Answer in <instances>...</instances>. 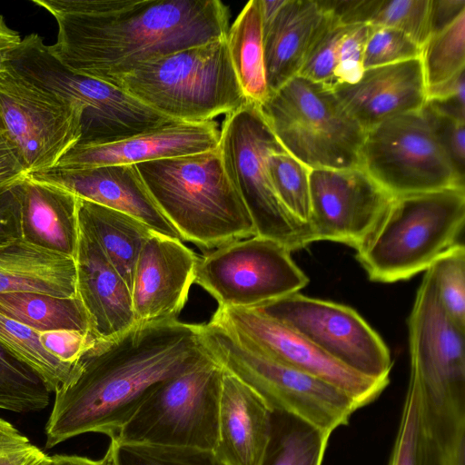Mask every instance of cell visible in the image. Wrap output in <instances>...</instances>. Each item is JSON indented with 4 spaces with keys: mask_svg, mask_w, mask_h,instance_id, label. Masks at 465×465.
Here are the masks:
<instances>
[{
    "mask_svg": "<svg viewBox=\"0 0 465 465\" xmlns=\"http://www.w3.org/2000/svg\"><path fill=\"white\" fill-rule=\"evenodd\" d=\"M201 338L210 356L272 411L291 414L331 435L362 408L344 391L271 358L213 318L201 324Z\"/></svg>",
    "mask_w": 465,
    "mask_h": 465,
    "instance_id": "7",
    "label": "cell"
},
{
    "mask_svg": "<svg viewBox=\"0 0 465 465\" xmlns=\"http://www.w3.org/2000/svg\"><path fill=\"white\" fill-rule=\"evenodd\" d=\"M310 243L331 241L358 249L392 200L359 166L310 169Z\"/></svg>",
    "mask_w": 465,
    "mask_h": 465,
    "instance_id": "16",
    "label": "cell"
},
{
    "mask_svg": "<svg viewBox=\"0 0 465 465\" xmlns=\"http://www.w3.org/2000/svg\"><path fill=\"white\" fill-rule=\"evenodd\" d=\"M74 261L77 295L90 318L94 339L110 340L134 326L136 323L128 285L91 231L80 221Z\"/></svg>",
    "mask_w": 465,
    "mask_h": 465,
    "instance_id": "22",
    "label": "cell"
},
{
    "mask_svg": "<svg viewBox=\"0 0 465 465\" xmlns=\"http://www.w3.org/2000/svg\"><path fill=\"white\" fill-rule=\"evenodd\" d=\"M272 417L264 401L224 370L213 450L216 457L224 465H260L271 436Z\"/></svg>",
    "mask_w": 465,
    "mask_h": 465,
    "instance_id": "23",
    "label": "cell"
},
{
    "mask_svg": "<svg viewBox=\"0 0 465 465\" xmlns=\"http://www.w3.org/2000/svg\"><path fill=\"white\" fill-rule=\"evenodd\" d=\"M22 239L75 258L79 242L78 198L26 175L19 182Z\"/></svg>",
    "mask_w": 465,
    "mask_h": 465,
    "instance_id": "25",
    "label": "cell"
},
{
    "mask_svg": "<svg viewBox=\"0 0 465 465\" xmlns=\"http://www.w3.org/2000/svg\"><path fill=\"white\" fill-rule=\"evenodd\" d=\"M291 252L281 242L257 235L225 243L199 257L194 283L218 306L255 307L308 284Z\"/></svg>",
    "mask_w": 465,
    "mask_h": 465,
    "instance_id": "14",
    "label": "cell"
},
{
    "mask_svg": "<svg viewBox=\"0 0 465 465\" xmlns=\"http://www.w3.org/2000/svg\"><path fill=\"white\" fill-rule=\"evenodd\" d=\"M420 61L426 88L444 83L465 67V11L433 33L421 47Z\"/></svg>",
    "mask_w": 465,
    "mask_h": 465,
    "instance_id": "34",
    "label": "cell"
},
{
    "mask_svg": "<svg viewBox=\"0 0 465 465\" xmlns=\"http://www.w3.org/2000/svg\"><path fill=\"white\" fill-rule=\"evenodd\" d=\"M389 465H435L423 421L420 393L411 381Z\"/></svg>",
    "mask_w": 465,
    "mask_h": 465,
    "instance_id": "35",
    "label": "cell"
},
{
    "mask_svg": "<svg viewBox=\"0 0 465 465\" xmlns=\"http://www.w3.org/2000/svg\"><path fill=\"white\" fill-rule=\"evenodd\" d=\"M83 107L26 81L6 66L0 72V134L26 173L56 166L80 141Z\"/></svg>",
    "mask_w": 465,
    "mask_h": 465,
    "instance_id": "13",
    "label": "cell"
},
{
    "mask_svg": "<svg viewBox=\"0 0 465 465\" xmlns=\"http://www.w3.org/2000/svg\"><path fill=\"white\" fill-rule=\"evenodd\" d=\"M40 331L0 314V343L30 366L55 392L71 378L75 363L61 361L40 341Z\"/></svg>",
    "mask_w": 465,
    "mask_h": 465,
    "instance_id": "32",
    "label": "cell"
},
{
    "mask_svg": "<svg viewBox=\"0 0 465 465\" xmlns=\"http://www.w3.org/2000/svg\"><path fill=\"white\" fill-rule=\"evenodd\" d=\"M464 222L465 187L393 197L356 258L373 282L408 280L458 243Z\"/></svg>",
    "mask_w": 465,
    "mask_h": 465,
    "instance_id": "5",
    "label": "cell"
},
{
    "mask_svg": "<svg viewBox=\"0 0 465 465\" xmlns=\"http://www.w3.org/2000/svg\"><path fill=\"white\" fill-rule=\"evenodd\" d=\"M78 219L91 231L131 291L138 256L153 231L131 215L80 198Z\"/></svg>",
    "mask_w": 465,
    "mask_h": 465,
    "instance_id": "27",
    "label": "cell"
},
{
    "mask_svg": "<svg viewBox=\"0 0 465 465\" xmlns=\"http://www.w3.org/2000/svg\"><path fill=\"white\" fill-rule=\"evenodd\" d=\"M21 40L19 34L10 28L0 15V72L5 67L10 54Z\"/></svg>",
    "mask_w": 465,
    "mask_h": 465,
    "instance_id": "46",
    "label": "cell"
},
{
    "mask_svg": "<svg viewBox=\"0 0 465 465\" xmlns=\"http://www.w3.org/2000/svg\"><path fill=\"white\" fill-rule=\"evenodd\" d=\"M27 175L66 190L77 198L131 215L154 232L182 240L152 198L135 164L54 166Z\"/></svg>",
    "mask_w": 465,
    "mask_h": 465,
    "instance_id": "19",
    "label": "cell"
},
{
    "mask_svg": "<svg viewBox=\"0 0 465 465\" xmlns=\"http://www.w3.org/2000/svg\"><path fill=\"white\" fill-rule=\"evenodd\" d=\"M5 66L33 84L82 105V136L76 145L114 143L178 122L120 87L70 70L37 34L22 38Z\"/></svg>",
    "mask_w": 465,
    "mask_h": 465,
    "instance_id": "8",
    "label": "cell"
},
{
    "mask_svg": "<svg viewBox=\"0 0 465 465\" xmlns=\"http://www.w3.org/2000/svg\"><path fill=\"white\" fill-rule=\"evenodd\" d=\"M220 131L213 121L174 122L121 141L75 145L58 162L65 168L136 164L194 154L217 148Z\"/></svg>",
    "mask_w": 465,
    "mask_h": 465,
    "instance_id": "21",
    "label": "cell"
},
{
    "mask_svg": "<svg viewBox=\"0 0 465 465\" xmlns=\"http://www.w3.org/2000/svg\"><path fill=\"white\" fill-rule=\"evenodd\" d=\"M442 308L449 317L465 330V249L456 243L430 265Z\"/></svg>",
    "mask_w": 465,
    "mask_h": 465,
    "instance_id": "37",
    "label": "cell"
},
{
    "mask_svg": "<svg viewBox=\"0 0 465 465\" xmlns=\"http://www.w3.org/2000/svg\"><path fill=\"white\" fill-rule=\"evenodd\" d=\"M50 393L44 380L0 343V409L40 411L49 404Z\"/></svg>",
    "mask_w": 465,
    "mask_h": 465,
    "instance_id": "33",
    "label": "cell"
},
{
    "mask_svg": "<svg viewBox=\"0 0 465 465\" xmlns=\"http://www.w3.org/2000/svg\"><path fill=\"white\" fill-rule=\"evenodd\" d=\"M260 108L284 150L309 169L361 166L365 131L331 89L297 75Z\"/></svg>",
    "mask_w": 465,
    "mask_h": 465,
    "instance_id": "9",
    "label": "cell"
},
{
    "mask_svg": "<svg viewBox=\"0 0 465 465\" xmlns=\"http://www.w3.org/2000/svg\"><path fill=\"white\" fill-rule=\"evenodd\" d=\"M156 205L183 241L213 250L255 235L219 148L135 164Z\"/></svg>",
    "mask_w": 465,
    "mask_h": 465,
    "instance_id": "3",
    "label": "cell"
},
{
    "mask_svg": "<svg viewBox=\"0 0 465 465\" xmlns=\"http://www.w3.org/2000/svg\"><path fill=\"white\" fill-rule=\"evenodd\" d=\"M44 347L61 361L74 364L94 343L91 333L75 330H55L39 334Z\"/></svg>",
    "mask_w": 465,
    "mask_h": 465,
    "instance_id": "42",
    "label": "cell"
},
{
    "mask_svg": "<svg viewBox=\"0 0 465 465\" xmlns=\"http://www.w3.org/2000/svg\"><path fill=\"white\" fill-rule=\"evenodd\" d=\"M226 41L232 67L248 101L262 104L268 97L262 21L259 0L249 1L229 27Z\"/></svg>",
    "mask_w": 465,
    "mask_h": 465,
    "instance_id": "29",
    "label": "cell"
},
{
    "mask_svg": "<svg viewBox=\"0 0 465 465\" xmlns=\"http://www.w3.org/2000/svg\"><path fill=\"white\" fill-rule=\"evenodd\" d=\"M344 25L400 30L421 47L430 35L431 0H320Z\"/></svg>",
    "mask_w": 465,
    "mask_h": 465,
    "instance_id": "28",
    "label": "cell"
},
{
    "mask_svg": "<svg viewBox=\"0 0 465 465\" xmlns=\"http://www.w3.org/2000/svg\"><path fill=\"white\" fill-rule=\"evenodd\" d=\"M267 163L279 199L293 217L307 224L310 218V169L284 149L271 153Z\"/></svg>",
    "mask_w": 465,
    "mask_h": 465,
    "instance_id": "36",
    "label": "cell"
},
{
    "mask_svg": "<svg viewBox=\"0 0 465 465\" xmlns=\"http://www.w3.org/2000/svg\"><path fill=\"white\" fill-rule=\"evenodd\" d=\"M361 167L392 197L464 187V175L422 109L366 131Z\"/></svg>",
    "mask_w": 465,
    "mask_h": 465,
    "instance_id": "12",
    "label": "cell"
},
{
    "mask_svg": "<svg viewBox=\"0 0 465 465\" xmlns=\"http://www.w3.org/2000/svg\"><path fill=\"white\" fill-rule=\"evenodd\" d=\"M218 148L224 168L251 215L255 235L279 242L291 252L309 245L307 224L289 213L273 187L268 157L284 148L260 104L248 101L225 116Z\"/></svg>",
    "mask_w": 465,
    "mask_h": 465,
    "instance_id": "11",
    "label": "cell"
},
{
    "mask_svg": "<svg viewBox=\"0 0 465 465\" xmlns=\"http://www.w3.org/2000/svg\"><path fill=\"white\" fill-rule=\"evenodd\" d=\"M211 358L201 324L178 319L136 323L95 340L54 392L46 448L87 432L115 437L158 383Z\"/></svg>",
    "mask_w": 465,
    "mask_h": 465,
    "instance_id": "1",
    "label": "cell"
},
{
    "mask_svg": "<svg viewBox=\"0 0 465 465\" xmlns=\"http://www.w3.org/2000/svg\"><path fill=\"white\" fill-rule=\"evenodd\" d=\"M465 11V0H431L430 35L450 24Z\"/></svg>",
    "mask_w": 465,
    "mask_h": 465,
    "instance_id": "45",
    "label": "cell"
},
{
    "mask_svg": "<svg viewBox=\"0 0 465 465\" xmlns=\"http://www.w3.org/2000/svg\"><path fill=\"white\" fill-rule=\"evenodd\" d=\"M331 17L320 0H284L273 18L262 24L269 95L299 75Z\"/></svg>",
    "mask_w": 465,
    "mask_h": 465,
    "instance_id": "24",
    "label": "cell"
},
{
    "mask_svg": "<svg viewBox=\"0 0 465 465\" xmlns=\"http://www.w3.org/2000/svg\"><path fill=\"white\" fill-rule=\"evenodd\" d=\"M410 380L419 388L425 430L436 457L465 435V330L442 308L431 266L408 318Z\"/></svg>",
    "mask_w": 465,
    "mask_h": 465,
    "instance_id": "4",
    "label": "cell"
},
{
    "mask_svg": "<svg viewBox=\"0 0 465 465\" xmlns=\"http://www.w3.org/2000/svg\"><path fill=\"white\" fill-rule=\"evenodd\" d=\"M422 111L433 125L456 168L464 175L465 120L442 113L427 102Z\"/></svg>",
    "mask_w": 465,
    "mask_h": 465,
    "instance_id": "41",
    "label": "cell"
},
{
    "mask_svg": "<svg viewBox=\"0 0 465 465\" xmlns=\"http://www.w3.org/2000/svg\"><path fill=\"white\" fill-rule=\"evenodd\" d=\"M113 84L178 122L213 121L248 102L226 36L144 62Z\"/></svg>",
    "mask_w": 465,
    "mask_h": 465,
    "instance_id": "6",
    "label": "cell"
},
{
    "mask_svg": "<svg viewBox=\"0 0 465 465\" xmlns=\"http://www.w3.org/2000/svg\"><path fill=\"white\" fill-rule=\"evenodd\" d=\"M223 372L211 358L161 381L110 440L213 451Z\"/></svg>",
    "mask_w": 465,
    "mask_h": 465,
    "instance_id": "10",
    "label": "cell"
},
{
    "mask_svg": "<svg viewBox=\"0 0 465 465\" xmlns=\"http://www.w3.org/2000/svg\"><path fill=\"white\" fill-rule=\"evenodd\" d=\"M212 318L271 358L344 391L362 407L375 401L389 384L390 380L351 370L293 329L255 309L218 306Z\"/></svg>",
    "mask_w": 465,
    "mask_h": 465,
    "instance_id": "17",
    "label": "cell"
},
{
    "mask_svg": "<svg viewBox=\"0 0 465 465\" xmlns=\"http://www.w3.org/2000/svg\"><path fill=\"white\" fill-rule=\"evenodd\" d=\"M19 182L0 188V247L22 239Z\"/></svg>",
    "mask_w": 465,
    "mask_h": 465,
    "instance_id": "43",
    "label": "cell"
},
{
    "mask_svg": "<svg viewBox=\"0 0 465 465\" xmlns=\"http://www.w3.org/2000/svg\"><path fill=\"white\" fill-rule=\"evenodd\" d=\"M421 46L405 33L371 26L363 52L364 70L420 58Z\"/></svg>",
    "mask_w": 465,
    "mask_h": 465,
    "instance_id": "39",
    "label": "cell"
},
{
    "mask_svg": "<svg viewBox=\"0 0 465 465\" xmlns=\"http://www.w3.org/2000/svg\"><path fill=\"white\" fill-rule=\"evenodd\" d=\"M77 296L74 258L19 239L0 247V293Z\"/></svg>",
    "mask_w": 465,
    "mask_h": 465,
    "instance_id": "26",
    "label": "cell"
},
{
    "mask_svg": "<svg viewBox=\"0 0 465 465\" xmlns=\"http://www.w3.org/2000/svg\"><path fill=\"white\" fill-rule=\"evenodd\" d=\"M0 314L40 332L75 330L92 334L90 318L78 295L0 293Z\"/></svg>",
    "mask_w": 465,
    "mask_h": 465,
    "instance_id": "30",
    "label": "cell"
},
{
    "mask_svg": "<svg viewBox=\"0 0 465 465\" xmlns=\"http://www.w3.org/2000/svg\"><path fill=\"white\" fill-rule=\"evenodd\" d=\"M26 175L15 150L0 134V188L18 183Z\"/></svg>",
    "mask_w": 465,
    "mask_h": 465,
    "instance_id": "44",
    "label": "cell"
},
{
    "mask_svg": "<svg viewBox=\"0 0 465 465\" xmlns=\"http://www.w3.org/2000/svg\"><path fill=\"white\" fill-rule=\"evenodd\" d=\"M252 308L293 329L351 370L390 380L392 360L389 348L352 308L300 292Z\"/></svg>",
    "mask_w": 465,
    "mask_h": 465,
    "instance_id": "15",
    "label": "cell"
},
{
    "mask_svg": "<svg viewBox=\"0 0 465 465\" xmlns=\"http://www.w3.org/2000/svg\"><path fill=\"white\" fill-rule=\"evenodd\" d=\"M114 465H224L213 451L118 443L110 440Z\"/></svg>",
    "mask_w": 465,
    "mask_h": 465,
    "instance_id": "38",
    "label": "cell"
},
{
    "mask_svg": "<svg viewBox=\"0 0 465 465\" xmlns=\"http://www.w3.org/2000/svg\"><path fill=\"white\" fill-rule=\"evenodd\" d=\"M198 260L182 240L151 233L140 252L133 278L135 323L177 319L195 282Z\"/></svg>",
    "mask_w": 465,
    "mask_h": 465,
    "instance_id": "18",
    "label": "cell"
},
{
    "mask_svg": "<svg viewBox=\"0 0 465 465\" xmlns=\"http://www.w3.org/2000/svg\"><path fill=\"white\" fill-rule=\"evenodd\" d=\"M332 91L365 132L391 117L420 111L427 102L420 57L365 69L359 81Z\"/></svg>",
    "mask_w": 465,
    "mask_h": 465,
    "instance_id": "20",
    "label": "cell"
},
{
    "mask_svg": "<svg viewBox=\"0 0 465 465\" xmlns=\"http://www.w3.org/2000/svg\"><path fill=\"white\" fill-rule=\"evenodd\" d=\"M52 459L0 418V465H51Z\"/></svg>",
    "mask_w": 465,
    "mask_h": 465,
    "instance_id": "40",
    "label": "cell"
},
{
    "mask_svg": "<svg viewBox=\"0 0 465 465\" xmlns=\"http://www.w3.org/2000/svg\"><path fill=\"white\" fill-rule=\"evenodd\" d=\"M330 436L291 414L272 411L271 436L260 465H322Z\"/></svg>",
    "mask_w": 465,
    "mask_h": 465,
    "instance_id": "31",
    "label": "cell"
},
{
    "mask_svg": "<svg viewBox=\"0 0 465 465\" xmlns=\"http://www.w3.org/2000/svg\"><path fill=\"white\" fill-rule=\"evenodd\" d=\"M51 465H114L111 449L101 460H91L77 455H54L51 456Z\"/></svg>",
    "mask_w": 465,
    "mask_h": 465,
    "instance_id": "47",
    "label": "cell"
},
{
    "mask_svg": "<svg viewBox=\"0 0 465 465\" xmlns=\"http://www.w3.org/2000/svg\"><path fill=\"white\" fill-rule=\"evenodd\" d=\"M55 20L50 52L67 68L114 84L141 64L229 30L218 0H32Z\"/></svg>",
    "mask_w": 465,
    "mask_h": 465,
    "instance_id": "2",
    "label": "cell"
}]
</instances>
